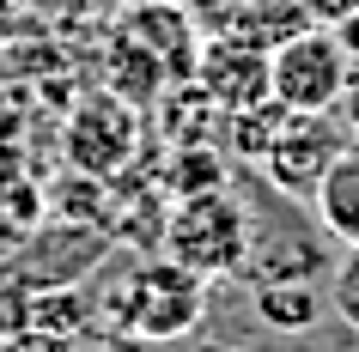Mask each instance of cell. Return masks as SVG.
I'll use <instances>...</instances> for the list:
<instances>
[{
  "label": "cell",
  "mask_w": 359,
  "mask_h": 352,
  "mask_svg": "<svg viewBox=\"0 0 359 352\" xmlns=\"http://www.w3.org/2000/svg\"><path fill=\"white\" fill-rule=\"evenodd\" d=\"M104 85H110L116 97H128L134 110H147V104H158V97L170 92V73H165V61L152 55L147 43H134L128 31H110V55H104Z\"/></svg>",
  "instance_id": "obj_8"
},
{
  "label": "cell",
  "mask_w": 359,
  "mask_h": 352,
  "mask_svg": "<svg viewBox=\"0 0 359 352\" xmlns=\"http://www.w3.org/2000/svg\"><path fill=\"white\" fill-rule=\"evenodd\" d=\"M195 85L208 92V104L219 115L256 110L274 97V79H268V49L244 37H213L201 43V61H195Z\"/></svg>",
  "instance_id": "obj_6"
},
{
  "label": "cell",
  "mask_w": 359,
  "mask_h": 352,
  "mask_svg": "<svg viewBox=\"0 0 359 352\" xmlns=\"http://www.w3.org/2000/svg\"><path fill=\"white\" fill-rule=\"evenodd\" d=\"M195 352H238V346H195Z\"/></svg>",
  "instance_id": "obj_16"
},
{
  "label": "cell",
  "mask_w": 359,
  "mask_h": 352,
  "mask_svg": "<svg viewBox=\"0 0 359 352\" xmlns=\"http://www.w3.org/2000/svg\"><path fill=\"white\" fill-rule=\"evenodd\" d=\"M134 146H140V110L128 97H116L110 85L67 115V158L86 176H116L134 158Z\"/></svg>",
  "instance_id": "obj_4"
},
{
  "label": "cell",
  "mask_w": 359,
  "mask_h": 352,
  "mask_svg": "<svg viewBox=\"0 0 359 352\" xmlns=\"http://www.w3.org/2000/svg\"><path fill=\"white\" fill-rule=\"evenodd\" d=\"M304 13H311V24H341L359 13V0H299Z\"/></svg>",
  "instance_id": "obj_14"
},
{
  "label": "cell",
  "mask_w": 359,
  "mask_h": 352,
  "mask_svg": "<svg viewBox=\"0 0 359 352\" xmlns=\"http://www.w3.org/2000/svg\"><path fill=\"white\" fill-rule=\"evenodd\" d=\"M0 352H74V346H67V334H55V328H25V334H13V340H0Z\"/></svg>",
  "instance_id": "obj_13"
},
{
  "label": "cell",
  "mask_w": 359,
  "mask_h": 352,
  "mask_svg": "<svg viewBox=\"0 0 359 352\" xmlns=\"http://www.w3.org/2000/svg\"><path fill=\"white\" fill-rule=\"evenodd\" d=\"M311 213L335 243H359V146L335 152V164L323 170L317 195H311Z\"/></svg>",
  "instance_id": "obj_10"
},
{
  "label": "cell",
  "mask_w": 359,
  "mask_h": 352,
  "mask_svg": "<svg viewBox=\"0 0 359 352\" xmlns=\"http://www.w3.org/2000/svg\"><path fill=\"white\" fill-rule=\"evenodd\" d=\"M116 31H128L134 43H147L152 55L165 61L170 85H189L195 61H201V24L177 6V0H128L116 13Z\"/></svg>",
  "instance_id": "obj_7"
},
{
  "label": "cell",
  "mask_w": 359,
  "mask_h": 352,
  "mask_svg": "<svg viewBox=\"0 0 359 352\" xmlns=\"http://www.w3.org/2000/svg\"><path fill=\"white\" fill-rule=\"evenodd\" d=\"M335 152H341V134H335V122H323V115H286L280 122V134L268 140V152L256 158L262 164V176L280 195H292V201H311L317 195V183H323V170L335 164Z\"/></svg>",
  "instance_id": "obj_5"
},
{
  "label": "cell",
  "mask_w": 359,
  "mask_h": 352,
  "mask_svg": "<svg viewBox=\"0 0 359 352\" xmlns=\"http://www.w3.org/2000/svg\"><path fill=\"white\" fill-rule=\"evenodd\" d=\"M201 304H208V279L189 274L183 261H140L128 267V279L110 292V310L122 328H134L140 340H177L201 322Z\"/></svg>",
  "instance_id": "obj_2"
},
{
  "label": "cell",
  "mask_w": 359,
  "mask_h": 352,
  "mask_svg": "<svg viewBox=\"0 0 359 352\" xmlns=\"http://www.w3.org/2000/svg\"><path fill=\"white\" fill-rule=\"evenodd\" d=\"M268 79H274V104L299 115H329L353 85V55L329 24H304L299 37L268 49Z\"/></svg>",
  "instance_id": "obj_3"
},
{
  "label": "cell",
  "mask_w": 359,
  "mask_h": 352,
  "mask_svg": "<svg viewBox=\"0 0 359 352\" xmlns=\"http://www.w3.org/2000/svg\"><path fill=\"white\" fill-rule=\"evenodd\" d=\"M250 310L274 334H311L323 322V286L317 279H256Z\"/></svg>",
  "instance_id": "obj_9"
},
{
  "label": "cell",
  "mask_w": 359,
  "mask_h": 352,
  "mask_svg": "<svg viewBox=\"0 0 359 352\" xmlns=\"http://www.w3.org/2000/svg\"><path fill=\"white\" fill-rule=\"evenodd\" d=\"M353 134H359V97H353Z\"/></svg>",
  "instance_id": "obj_17"
},
{
  "label": "cell",
  "mask_w": 359,
  "mask_h": 352,
  "mask_svg": "<svg viewBox=\"0 0 359 352\" xmlns=\"http://www.w3.org/2000/svg\"><path fill=\"white\" fill-rule=\"evenodd\" d=\"M329 31L341 37V49H347V55H359V13H353V19H341V24H329Z\"/></svg>",
  "instance_id": "obj_15"
},
{
  "label": "cell",
  "mask_w": 359,
  "mask_h": 352,
  "mask_svg": "<svg viewBox=\"0 0 359 352\" xmlns=\"http://www.w3.org/2000/svg\"><path fill=\"white\" fill-rule=\"evenodd\" d=\"M329 310L359 334V243H347V255H341L335 274H329Z\"/></svg>",
  "instance_id": "obj_12"
},
{
  "label": "cell",
  "mask_w": 359,
  "mask_h": 352,
  "mask_svg": "<svg viewBox=\"0 0 359 352\" xmlns=\"http://www.w3.org/2000/svg\"><path fill=\"white\" fill-rule=\"evenodd\" d=\"M165 255L183 261L201 279H231L250 261V206L231 188H208V195H183L165 213Z\"/></svg>",
  "instance_id": "obj_1"
},
{
  "label": "cell",
  "mask_w": 359,
  "mask_h": 352,
  "mask_svg": "<svg viewBox=\"0 0 359 352\" xmlns=\"http://www.w3.org/2000/svg\"><path fill=\"white\" fill-rule=\"evenodd\" d=\"M208 188H231V158L208 140H183L165 164V195L183 201V195H208Z\"/></svg>",
  "instance_id": "obj_11"
}]
</instances>
